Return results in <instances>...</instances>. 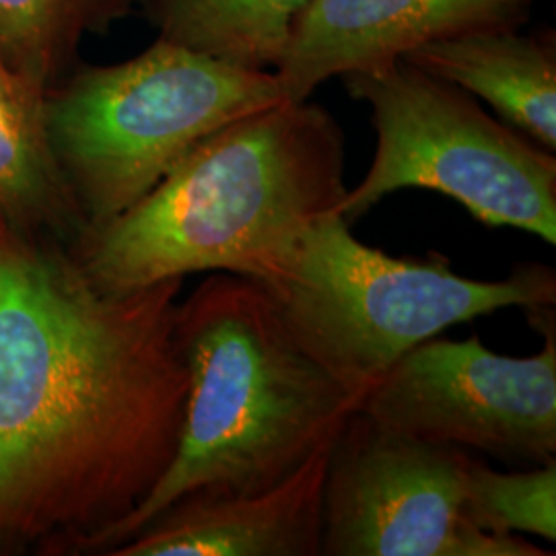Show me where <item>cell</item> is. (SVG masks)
<instances>
[{
	"mask_svg": "<svg viewBox=\"0 0 556 556\" xmlns=\"http://www.w3.org/2000/svg\"><path fill=\"white\" fill-rule=\"evenodd\" d=\"M532 0H309L275 71L287 101H307L332 77L374 71L429 41L519 27Z\"/></svg>",
	"mask_w": 556,
	"mask_h": 556,
	"instance_id": "9",
	"label": "cell"
},
{
	"mask_svg": "<svg viewBox=\"0 0 556 556\" xmlns=\"http://www.w3.org/2000/svg\"><path fill=\"white\" fill-rule=\"evenodd\" d=\"M176 338L190 376L176 457L89 553H112L181 498L275 486L330 445L358 408L301 349L254 278L211 273L178 301Z\"/></svg>",
	"mask_w": 556,
	"mask_h": 556,
	"instance_id": "3",
	"label": "cell"
},
{
	"mask_svg": "<svg viewBox=\"0 0 556 556\" xmlns=\"http://www.w3.org/2000/svg\"><path fill=\"white\" fill-rule=\"evenodd\" d=\"M181 289H101L0 219V555L89 553L160 484L190 392Z\"/></svg>",
	"mask_w": 556,
	"mask_h": 556,
	"instance_id": "1",
	"label": "cell"
},
{
	"mask_svg": "<svg viewBox=\"0 0 556 556\" xmlns=\"http://www.w3.org/2000/svg\"><path fill=\"white\" fill-rule=\"evenodd\" d=\"M280 101L273 71L157 38L124 62L73 68L46 91V124L87 229L137 204L202 140Z\"/></svg>",
	"mask_w": 556,
	"mask_h": 556,
	"instance_id": "5",
	"label": "cell"
},
{
	"mask_svg": "<svg viewBox=\"0 0 556 556\" xmlns=\"http://www.w3.org/2000/svg\"><path fill=\"white\" fill-rule=\"evenodd\" d=\"M346 93L371 110L376 157L340 204L351 225L397 190L456 200L486 227L556 243V157L477 98L406 60L349 73Z\"/></svg>",
	"mask_w": 556,
	"mask_h": 556,
	"instance_id": "6",
	"label": "cell"
},
{
	"mask_svg": "<svg viewBox=\"0 0 556 556\" xmlns=\"http://www.w3.org/2000/svg\"><path fill=\"white\" fill-rule=\"evenodd\" d=\"M140 0H0V52L50 89L64 79L87 36H105Z\"/></svg>",
	"mask_w": 556,
	"mask_h": 556,
	"instance_id": "14",
	"label": "cell"
},
{
	"mask_svg": "<svg viewBox=\"0 0 556 556\" xmlns=\"http://www.w3.org/2000/svg\"><path fill=\"white\" fill-rule=\"evenodd\" d=\"M466 450L406 435L355 408L328 452L321 556H548L464 511Z\"/></svg>",
	"mask_w": 556,
	"mask_h": 556,
	"instance_id": "7",
	"label": "cell"
},
{
	"mask_svg": "<svg viewBox=\"0 0 556 556\" xmlns=\"http://www.w3.org/2000/svg\"><path fill=\"white\" fill-rule=\"evenodd\" d=\"M330 445L266 491L181 498L108 555L321 556Z\"/></svg>",
	"mask_w": 556,
	"mask_h": 556,
	"instance_id": "10",
	"label": "cell"
},
{
	"mask_svg": "<svg viewBox=\"0 0 556 556\" xmlns=\"http://www.w3.org/2000/svg\"><path fill=\"white\" fill-rule=\"evenodd\" d=\"M344 135L312 101H280L202 140L142 199L68 243L108 291L167 278H254L314 223L340 215Z\"/></svg>",
	"mask_w": 556,
	"mask_h": 556,
	"instance_id": "2",
	"label": "cell"
},
{
	"mask_svg": "<svg viewBox=\"0 0 556 556\" xmlns=\"http://www.w3.org/2000/svg\"><path fill=\"white\" fill-rule=\"evenodd\" d=\"M309 0H140L157 38L248 71H277Z\"/></svg>",
	"mask_w": 556,
	"mask_h": 556,
	"instance_id": "13",
	"label": "cell"
},
{
	"mask_svg": "<svg viewBox=\"0 0 556 556\" xmlns=\"http://www.w3.org/2000/svg\"><path fill=\"white\" fill-rule=\"evenodd\" d=\"M534 357H507L480 338H431L408 351L358 408L406 435L503 459H556L555 305L528 309Z\"/></svg>",
	"mask_w": 556,
	"mask_h": 556,
	"instance_id": "8",
	"label": "cell"
},
{
	"mask_svg": "<svg viewBox=\"0 0 556 556\" xmlns=\"http://www.w3.org/2000/svg\"><path fill=\"white\" fill-rule=\"evenodd\" d=\"M486 101L503 122L556 151V46L553 36L489 27L429 41L404 59Z\"/></svg>",
	"mask_w": 556,
	"mask_h": 556,
	"instance_id": "11",
	"label": "cell"
},
{
	"mask_svg": "<svg viewBox=\"0 0 556 556\" xmlns=\"http://www.w3.org/2000/svg\"><path fill=\"white\" fill-rule=\"evenodd\" d=\"M342 215L305 229L254 280L301 349L357 400L397 358L443 330L507 307L556 305L551 266L503 280L459 277L445 256L396 258L358 241Z\"/></svg>",
	"mask_w": 556,
	"mask_h": 556,
	"instance_id": "4",
	"label": "cell"
},
{
	"mask_svg": "<svg viewBox=\"0 0 556 556\" xmlns=\"http://www.w3.org/2000/svg\"><path fill=\"white\" fill-rule=\"evenodd\" d=\"M46 91L0 52V219L71 243L83 217L52 151Z\"/></svg>",
	"mask_w": 556,
	"mask_h": 556,
	"instance_id": "12",
	"label": "cell"
},
{
	"mask_svg": "<svg viewBox=\"0 0 556 556\" xmlns=\"http://www.w3.org/2000/svg\"><path fill=\"white\" fill-rule=\"evenodd\" d=\"M464 511L484 532L556 540V459L526 472H497L470 456L464 470Z\"/></svg>",
	"mask_w": 556,
	"mask_h": 556,
	"instance_id": "15",
	"label": "cell"
}]
</instances>
